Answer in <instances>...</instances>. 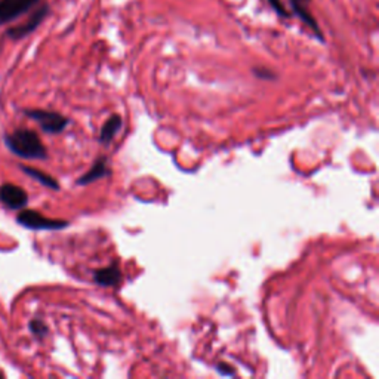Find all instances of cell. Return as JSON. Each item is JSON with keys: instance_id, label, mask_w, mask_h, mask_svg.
Masks as SVG:
<instances>
[{"instance_id": "cell-7", "label": "cell", "mask_w": 379, "mask_h": 379, "mask_svg": "<svg viewBox=\"0 0 379 379\" xmlns=\"http://www.w3.org/2000/svg\"><path fill=\"white\" fill-rule=\"evenodd\" d=\"M0 200L9 209H21L27 204L28 196L21 187L14 184H5L0 187Z\"/></svg>"}, {"instance_id": "cell-9", "label": "cell", "mask_w": 379, "mask_h": 379, "mask_svg": "<svg viewBox=\"0 0 379 379\" xmlns=\"http://www.w3.org/2000/svg\"><path fill=\"white\" fill-rule=\"evenodd\" d=\"M122 279L123 274L119 269L118 262H113L111 265H108V267L93 271V280L97 281L100 286H118Z\"/></svg>"}, {"instance_id": "cell-14", "label": "cell", "mask_w": 379, "mask_h": 379, "mask_svg": "<svg viewBox=\"0 0 379 379\" xmlns=\"http://www.w3.org/2000/svg\"><path fill=\"white\" fill-rule=\"evenodd\" d=\"M254 73L259 79H267V81L274 79V73L271 70H267V68H254Z\"/></svg>"}, {"instance_id": "cell-3", "label": "cell", "mask_w": 379, "mask_h": 379, "mask_svg": "<svg viewBox=\"0 0 379 379\" xmlns=\"http://www.w3.org/2000/svg\"><path fill=\"white\" fill-rule=\"evenodd\" d=\"M16 221L30 230H61L68 227V221L46 218L36 211H23Z\"/></svg>"}, {"instance_id": "cell-5", "label": "cell", "mask_w": 379, "mask_h": 379, "mask_svg": "<svg viewBox=\"0 0 379 379\" xmlns=\"http://www.w3.org/2000/svg\"><path fill=\"white\" fill-rule=\"evenodd\" d=\"M289 4H291L295 15L299 18V20L308 27V30H311L314 33V36L320 42H325V36H323V33H321V28L314 18V15L311 14L310 0H289Z\"/></svg>"}, {"instance_id": "cell-10", "label": "cell", "mask_w": 379, "mask_h": 379, "mask_svg": "<svg viewBox=\"0 0 379 379\" xmlns=\"http://www.w3.org/2000/svg\"><path fill=\"white\" fill-rule=\"evenodd\" d=\"M123 120L119 115H113L110 119H107L101 128V134H100V142L103 145H108L113 138L118 135V132L122 129Z\"/></svg>"}, {"instance_id": "cell-16", "label": "cell", "mask_w": 379, "mask_h": 379, "mask_svg": "<svg viewBox=\"0 0 379 379\" xmlns=\"http://www.w3.org/2000/svg\"><path fill=\"white\" fill-rule=\"evenodd\" d=\"M0 376H2V373H0Z\"/></svg>"}, {"instance_id": "cell-15", "label": "cell", "mask_w": 379, "mask_h": 379, "mask_svg": "<svg viewBox=\"0 0 379 379\" xmlns=\"http://www.w3.org/2000/svg\"><path fill=\"white\" fill-rule=\"evenodd\" d=\"M217 370L221 373V375H227V376H234V369L230 366V365H227V363H218L217 365Z\"/></svg>"}, {"instance_id": "cell-12", "label": "cell", "mask_w": 379, "mask_h": 379, "mask_svg": "<svg viewBox=\"0 0 379 379\" xmlns=\"http://www.w3.org/2000/svg\"><path fill=\"white\" fill-rule=\"evenodd\" d=\"M30 329L36 336H39V338H43L48 333V326L41 320H33L30 323Z\"/></svg>"}, {"instance_id": "cell-13", "label": "cell", "mask_w": 379, "mask_h": 379, "mask_svg": "<svg viewBox=\"0 0 379 379\" xmlns=\"http://www.w3.org/2000/svg\"><path fill=\"white\" fill-rule=\"evenodd\" d=\"M267 2L270 4V6L274 9V12L281 16V18H291V14L286 11V8L283 6V4L280 2V0H267Z\"/></svg>"}, {"instance_id": "cell-8", "label": "cell", "mask_w": 379, "mask_h": 379, "mask_svg": "<svg viewBox=\"0 0 379 379\" xmlns=\"http://www.w3.org/2000/svg\"><path fill=\"white\" fill-rule=\"evenodd\" d=\"M110 175H111V169L108 165V159L107 157H98L97 160L93 162V165L90 166L88 172L83 174L78 180V184L79 185H88V184H92L95 181L101 180V178L110 177Z\"/></svg>"}, {"instance_id": "cell-4", "label": "cell", "mask_w": 379, "mask_h": 379, "mask_svg": "<svg viewBox=\"0 0 379 379\" xmlns=\"http://www.w3.org/2000/svg\"><path fill=\"white\" fill-rule=\"evenodd\" d=\"M41 4L42 0H0V24L16 20Z\"/></svg>"}, {"instance_id": "cell-11", "label": "cell", "mask_w": 379, "mask_h": 379, "mask_svg": "<svg viewBox=\"0 0 379 379\" xmlns=\"http://www.w3.org/2000/svg\"><path fill=\"white\" fill-rule=\"evenodd\" d=\"M23 170H24V172H26L27 175H30L31 178H34L36 181H39L42 185H45V187H48V188H51V190H58V188H60V184H58V182H56L51 175L42 172V170H39V169L28 167V166H23Z\"/></svg>"}, {"instance_id": "cell-2", "label": "cell", "mask_w": 379, "mask_h": 379, "mask_svg": "<svg viewBox=\"0 0 379 379\" xmlns=\"http://www.w3.org/2000/svg\"><path fill=\"white\" fill-rule=\"evenodd\" d=\"M26 115L31 118L34 122L41 125V128L48 134H61V132L70 125V120L55 111L46 110H28Z\"/></svg>"}, {"instance_id": "cell-1", "label": "cell", "mask_w": 379, "mask_h": 379, "mask_svg": "<svg viewBox=\"0 0 379 379\" xmlns=\"http://www.w3.org/2000/svg\"><path fill=\"white\" fill-rule=\"evenodd\" d=\"M5 142L14 155L24 159H46V148L39 135L28 129H18L5 137Z\"/></svg>"}, {"instance_id": "cell-6", "label": "cell", "mask_w": 379, "mask_h": 379, "mask_svg": "<svg viewBox=\"0 0 379 379\" xmlns=\"http://www.w3.org/2000/svg\"><path fill=\"white\" fill-rule=\"evenodd\" d=\"M48 12H49V8H48L46 4L36 6V11L33 12V15L28 18V20L24 24H21V26L11 28L8 31V36L11 37V39H21V37L27 36L28 33H31L33 30L37 28V26H39L43 21V18L46 16Z\"/></svg>"}]
</instances>
